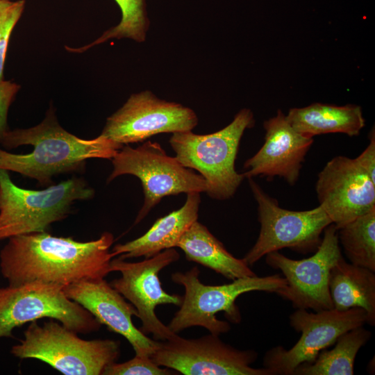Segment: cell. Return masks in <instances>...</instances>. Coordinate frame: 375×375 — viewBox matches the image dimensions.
Returning <instances> with one entry per match:
<instances>
[{"mask_svg": "<svg viewBox=\"0 0 375 375\" xmlns=\"http://www.w3.org/2000/svg\"><path fill=\"white\" fill-rule=\"evenodd\" d=\"M63 285L31 282L0 287V339L13 337L12 331L40 319H53L77 333L97 331L101 324L64 293Z\"/></svg>", "mask_w": 375, "mask_h": 375, "instance_id": "obj_9", "label": "cell"}, {"mask_svg": "<svg viewBox=\"0 0 375 375\" xmlns=\"http://www.w3.org/2000/svg\"><path fill=\"white\" fill-rule=\"evenodd\" d=\"M371 336L363 326L350 330L338 338L333 349L321 351L312 362L299 365L292 375H352L356 355Z\"/></svg>", "mask_w": 375, "mask_h": 375, "instance_id": "obj_22", "label": "cell"}, {"mask_svg": "<svg viewBox=\"0 0 375 375\" xmlns=\"http://www.w3.org/2000/svg\"><path fill=\"white\" fill-rule=\"evenodd\" d=\"M180 258L174 249H167L140 262H128L117 258L110 262L111 271L121 276L110 284L135 307L144 334L151 333L155 340L165 341L176 334L164 324L155 312L162 304L180 306L183 297L166 292L159 278L160 272Z\"/></svg>", "mask_w": 375, "mask_h": 375, "instance_id": "obj_13", "label": "cell"}, {"mask_svg": "<svg viewBox=\"0 0 375 375\" xmlns=\"http://www.w3.org/2000/svg\"><path fill=\"white\" fill-rule=\"evenodd\" d=\"M315 190L337 230L375 208V182L355 158L338 156L329 160L318 174Z\"/></svg>", "mask_w": 375, "mask_h": 375, "instance_id": "obj_15", "label": "cell"}, {"mask_svg": "<svg viewBox=\"0 0 375 375\" xmlns=\"http://www.w3.org/2000/svg\"><path fill=\"white\" fill-rule=\"evenodd\" d=\"M151 358L184 375H275L267 368L251 367L258 358L255 350L236 349L212 333L191 339L176 334L160 341Z\"/></svg>", "mask_w": 375, "mask_h": 375, "instance_id": "obj_10", "label": "cell"}, {"mask_svg": "<svg viewBox=\"0 0 375 375\" xmlns=\"http://www.w3.org/2000/svg\"><path fill=\"white\" fill-rule=\"evenodd\" d=\"M367 320V314L361 308L315 312L297 309L290 315L289 322L301 337L289 349L276 346L267 351L263 367L275 375H292L299 365L312 362L321 351L333 345L341 335L363 326Z\"/></svg>", "mask_w": 375, "mask_h": 375, "instance_id": "obj_11", "label": "cell"}, {"mask_svg": "<svg viewBox=\"0 0 375 375\" xmlns=\"http://www.w3.org/2000/svg\"><path fill=\"white\" fill-rule=\"evenodd\" d=\"M21 86L11 81L0 80V140L9 130L8 113Z\"/></svg>", "mask_w": 375, "mask_h": 375, "instance_id": "obj_27", "label": "cell"}, {"mask_svg": "<svg viewBox=\"0 0 375 375\" xmlns=\"http://www.w3.org/2000/svg\"><path fill=\"white\" fill-rule=\"evenodd\" d=\"M176 247L183 251L188 260L208 267L229 280L256 275L243 258L230 253L198 220L184 233Z\"/></svg>", "mask_w": 375, "mask_h": 375, "instance_id": "obj_19", "label": "cell"}, {"mask_svg": "<svg viewBox=\"0 0 375 375\" xmlns=\"http://www.w3.org/2000/svg\"><path fill=\"white\" fill-rule=\"evenodd\" d=\"M25 5V0H0V80L3 79L5 60L10 35L22 15Z\"/></svg>", "mask_w": 375, "mask_h": 375, "instance_id": "obj_25", "label": "cell"}, {"mask_svg": "<svg viewBox=\"0 0 375 375\" xmlns=\"http://www.w3.org/2000/svg\"><path fill=\"white\" fill-rule=\"evenodd\" d=\"M65 294L91 313L102 325L125 338L136 356L151 357L160 342L149 338L133 323L135 307L104 278L81 280L63 287Z\"/></svg>", "mask_w": 375, "mask_h": 375, "instance_id": "obj_16", "label": "cell"}, {"mask_svg": "<svg viewBox=\"0 0 375 375\" xmlns=\"http://www.w3.org/2000/svg\"><path fill=\"white\" fill-rule=\"evenodd\" d=\"M323 233L319 246L309 258L294 260L278 251L265 255L266 264L280 270L287 281L276 294L290 301L296 309L319 311L333 308L329 276L342 253L335 225H328Z\"/></svg>", "mask_w": 375, "mask_h": 375, "instance_id": "obj_12", "label": "cell"}, {"mask_svg": "<svg viewBox=\"0 0 375 375\" xmlns=\"http://www.w3.org/2000/svg\"><path fill=\"white\" fill-rule=\"evenodd\" d=\"M249 184L258 203L260 229L258 238L243 260L251 266L267 253L284 248L308 253L315 252L322 241V234L331 220L319 206L308 210L282 208L255 182Z\"/></svg>", "mask_w": 375, "mask_h": 375, "instance_id": "obj_8", "label": "cell"}, {"mask_svg": "<svg viewBox=\"0 0 375 375\" xmlns=\"http://www.w3.org/2000/svg\"><path fill=\"white\" fill-rule=\"evenodd\" d=\"M197 124L198 117L191 108L145 90L131 94L108 117L101 135L124 145L158 133L192 131Z\"/></svg>", "mask_w": 375, "mask_h": 375, "instance_id": "obj_14", "label": "cell"}, {"mask_svg": "<svg viewBox=\"0 0 375 375\" xmlns=\"http://www.w3.org/2000/svg\"><path fill=\"white\" fill-rule=\"evenodd\" d=\"M254 125L253 112L243 108L224 128L206 135L192 131L172 133L170 146L184 167L197 170L206 179V194L214 199L231 198L245 178L235 169L240 142L245 129Z\"/></svg>", "mask_w": 375, "mask_h": 375, "instance_id": "obj_4", "label": "cell"}, {"mask_svg": "<svg viewBox=\"0 0 375 375\" xmlns=\"http://www.w3.org/2000/svg\"><path fill=\"white\" fill-rule=\"evenodd\" d=\"M122 12L119 23L105 31L94 41L81 47H65L72 53H83L110 39L128 38L138 42H144L149 28L146 0H115Z\"/></svg>", "mask_w": 375, "mask_h": 375, "instance_id": "obj_24", "label": "cell"}, {"mask_svg": "<svg viewBox=\"0 0 375 375\" xmlns=\"http://www.w3.org/2000/svg\"><path fill=\"white\" fill-rule=\"evenodd\" d=\"M355 159L370 178L375 182V135L374 128L369 134V144Z\"/></svg>", "mask_w": 375, "mask_h": 375, "instance_id": "obj_28", "label": "cell"}, {"mask_svg": "<svg viewBox=\"0 0 375 375\" xmlns=\"http://www.w3.org/2000/svg\"><path fill=\"white\" fill-rule=\"evenodd\" d=\"M112 171L107 182L131 174L138 178L144 195L134 224L140 222L166 196L206 192V179L168 156L156 142L147 141L136 148L123 146L111 159Z\"/></svg>", "mask_w": 375, "mask_h": 375, "instance_id": "obj_7", "label": "cell"}, {"mask_svg": "<svg viewBox=\"0 0 375 375\" xmlns=\"http://www.w3.org/2000/svg\"><path fill=\"white\" fill-rule=\"evenodd\" d=\"M328 286L333 308H361L367 314V324L375 325L374 272L347 262L342 255L331 270Z\"/></svg>", "mask_w": 375, "mask_h": 375, "instance_id": "obj_20", "label": "cell"}, {"mask_svg": "<svg viewBox=\"0 0 375 375\" xmlns=\"http://www.w3.org/2000/svg\"><path fill=\"white\" fill-rule=\"evenodd\" d=\"M0 251V272L8 285L31 282L67 285L85 279L104 278L115 257L113 235L79 242L47 231L13 236Z\"/></svg>", "mask_w": 375, "mask_h": 375, "instance_id": "obj_1", "label": "cell"}, {"mask_svg": "<svg viewBox=\"0 0 375 375\" xmlns=\"http://www.w3.org/2000/svg\"><path fill=\"white\" fill-rule=\"evenodd\" d=\"M286 118L296 131L310 138L334 133L356 136L365 126L361 108L353 104L338 106L315 103L291 108Z\"/></svg>", "mask_w": 375, "mask_h": 375, "instance_id": "obj_21", "label": "cell"}, {"mask_svg": "<svg viewBox=\"0 0 375 375\" xmlns=\"http://www.w3.org/2000/svg\"><path fill=\"white\" fill-rule=\"evenodd\" d=\"M265 142L247 160L245 178L279 176L293 185L297 181L305 157L313 143L312 138L296 131L281 110L264 122Z\"/></svg>", "mask_w": 375, "mask_h": 375, "instance_id": "obj_17", "label": "cell"}, {"mask_svg": "<svg viewBox=\"0 0 375 375\" xmlns=\"http://www.w3.org/2000/svg\"><path fill=\"white\" fill-rule=\"evenodd\" d=\"M173 369L156 365L151 357L135 356L132 359L118 363L116 361L106 366L102 375H171Z\"/></svg>", "mask_w": 375, "mask_h": 375, "instance_id": "obj_26", "label": "cell"}, {"mask_svg": "<svg viewBox=\"0 0 375 375\" xmlns=\"http://www.w3.org/2000/svg\"><path fill=\"white\" fill-rule=\"evenodd\" d=\"M0 143L7 149L33 146L24 154L0 149V169L33 178L42 185H49L58 174L81 171L89 159H112L124 146L101 134L85 140L70 133L60 125L52 107L40 124L9 129Z\"/></svg>", "mask_w": 375, "mask_h": 375, "instance_id": "obj_2", "label": "cell"}, {"mask_svg": "<svg viewBox=\"0 0 375 375\" xmlns=\"http://www.w3.org/2000/svg\"><path fill=\"white\" fill-rule=\"evenodd\" d=\"M94 191L80 178H72L41 190L24 189L0 169V240L47 231L64 219L76 201L88 200Z\"/></svg>", "mask_w": 375, "mask_h": 375, "instance_id": "obj_6", "label": "cell"}, {"mask_svg": "<svg viewBox=\"0 0 375 375\" xmlns=\"http://www.w3.org/2000/svg\"><path fill=\"white\" fill-rule=\"evenodd\" d=\"M119 342L110 339L83 340L59 322H30L24 338L10 353L20 359H36L65 375H102L120 353Z\"/></svg>", "mask_w": 375, "mask_h": 375, "instance_id": "obj_5", "label": "cell"}, {"mask_svg": "<svg viewBox=\"0 0 375 375\" xmlns=\"http://www.w3.org/2000/svg\"><path fill=\"white\" fill-rule=\"evenodd\" d=\"M198 267H194L185 272H177L171 275L172 281L185 289L180 308L167 325L175 333L192 326L205 328L217 335L226 333L231 329L230 324L218 319L217 312H224L229 322L239 324L241 314L235 303L238 297L251 291L276 293L287 283L284 277L274 274L243 277L230 283L209 285L200 281Z\"/></svg>", "mask_w": 375, "mask_h": 375, "instance_id": "obj_3", "label": "cell"}, {"mask_svg": "<svg viewBox=\"0 0 375 375\" xmlns=\"http://www.w3.org/2000/svg\"><path fill=\"white\" fill-rule=\"evenodd\" d=\"M200 193L187 194L184 205L158 219L142 236L124 244H117L111 251L114 256L128 258L152 257L176 245L189 227L198 219Z\"/></svg>", "mask_w": 375, "mask_h": 375, "instance_id": "obj_18", "label": "cell"}, {"mask_svg": "<svg viewBox=\"0 0 375 375\" xmlns=\"http://www.w3.org/2000/svg\"><path fill=\"white\" fill-rule=\"evenodd\" d=\"M338 237L351 263L375 272V208L338 229Z\"/></svg>", "mask_w": 375, "mask_h": 375, "instance_id": "obj_23", "label": "cell"}]
</instances>
